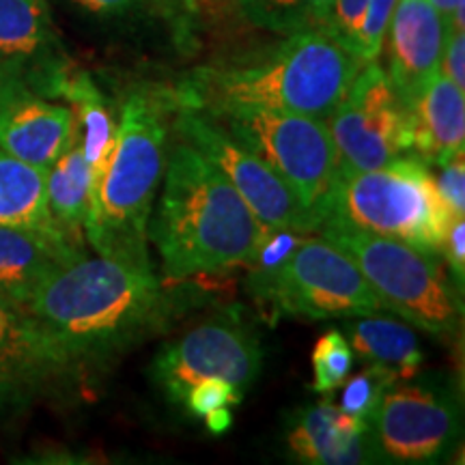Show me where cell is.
Segmentation results:
<instances>
[{
	"label": "cell",
	"instance_id": "cell-1",
	"mask_svg": "<svg viewBox=\"0 0 465 465\" xmlns=\"http://www.w3.org/2000/svg\"><path fill=\"white\" fill-rule=\"evenodd\" d=\"M168 300L151 265L84 257L58 267L26 312L72 358L78 371L125 351L164 322Z\"/></svg>",
	"mask_w": 465,
	"mask_h": 465
},
{
	"label": "cell",
	"instance_id": "cell-2",
	"mask_svg": "<svg viewBox=\"0 0 465 465\" xmlns=\"http://www.w3.org/2000/svg\"><path fill=\"white\" fill-rule=\"evenodd\" d=\"M164 171L147 235L166 274L188 278L246 265L270 229L254 218L223 171L185 141L173 144Z\"/></svg>",
	"mask_w": 465,
	"mask_h": 465
},
{
	"label": "cell",
	"instance_id": "cell-3",
	"mask_svg": "<svg viewBox=\"0 0 465 465\" xmlns=\"http://www.w3.org/2000/svg\"><path fill=\"white\" fill-rule=\"evenodd\" d=\"M362 63L322 31L284 35L250 61L205 67L174 93L182 106H252L328 119Z\"/></svg>",
	"mask_w": 465,
	"mask_h": 465
},
{
	"label": "cell",
	"instance_id": "cell-4",
	"mask_svg": "<svg viewBox=\"0 0 465 465\" xmlns=\"http://www.w3.org/2000/svg\"><path fill=\"white\" fill-rule=\"evenodd\" d=\"M164 97L132 93L121 106L114 144L93 182L84 237L102 257L151 265L147 224L168 160Z\"/></svg>",
	"mask_w": 465,
	"mask_h": 465
},
{
	"label": "cell",
	"instance_id": "cell-5",
	"mask_svg": "<svg viewBox=\"0 0 465 465\" xmlns=\"http://www.w3.org/2000/svg\"><path fill=\"white\" fill-rule=\"evenodd\" d=\"M317 232L356 263L383 311L435 339H457L463 323V291L444 270V259L336 218L322 220Z\"/></svg>",
	"mask_w": 465,
	"mask_h": 465
},
{
	"label": "cell",
	"instance_id": "cell-6",
	"mask_svg": "<svg viewBox=\"0 0 465 465\" xmlns=\"http://www.w3.org/2000/svg\"><path fill=\"white\" fill-rule=\"evenodd\" d=\"M325 218L441 257L457 216L440 196L431 168L414 153H403L373 171H341Z\"/></svg>",
	"mask_w": 465,
	"mask_h": 465
},
{
	"label": "cell",
	"instance_id": "cell-7",
	"mask_svg": "<svg viewBox=\"0 0 465 465\" xmlns=\"http://www.w3.org/2000/svg\"><path fill=\"white\" fill-rule=\"evenodd\" d=\"M199 110L282 179L322 224L341 173L339 153L325 119L252 106H203Z\"/></svg>",
	"mask_w": 465,
	"mask_h": 465
},
{
	"label": "cell",
	"instance_id": "cell-8",
	"mask_svg": "<svg viewBox=\"0 0 465 465\" xmlns=\"http://www.w3.org/2000/svg\"><path fill=\"white\" fill-rule=\"evenodd\" d=\"M248 291L276 315L347 319L383 311L356 263L323 237H304L265 274H250Z\"/></svg>",
	"mask_w": 465,
	"mask_h": 465
},
{
	"label": "cell",
	"instance_id": "cell-9",
	"mask_svg": "<svg viewBox=\"0 0 465 465\" xmlns=\"http://www.w3.org/2000/svg\"><path fill=\"white\" fill-rule=\"evenodd\" d=\"M369 427L380 461L440 463L461 440V401L440 377L394 380Z\"/></svg>",
	"mask_w": 465,
	"mask_h": 465
},
{
	"label": "cell",
	"instance_id": "cell-10",
	"mask_svg": "<svg viewBox=\"0 0 465 465\" xmlns=\"http://www.w3.org/2000/svg\"><path fill=\"white\" fill-rule=\"evenodd\" d=\"M325 125L347 173L373 171L411 149L410 108L377 61L362 65Z\"/></svg>",
	"mask_w": 465,
	"mask_h": 465
},
{
	"label": "cell",
	"instance_id": "cell-11",
	"mask_svg": "<svg viewBox=\"0 0 465 465\" xmlns=\"http://www.w3.org/2000/svg\"><path fill=\"white\" fill-rule=\"evenodd\" d=\"M173 110L177 136H182V141L192 144L223 171L265 229L317 232L319 220L315 213L308 212L289 185L278 179L257 155L250 153L240 141H235L223 125L209 119L199 108L182 106L174 102V97Z\"/></svg>",
	"mask_w": 465,
	"mask_h": 465
},
{
	"label": "cell",
	"instance_id": "cell-12",
	"mask_svg": "<svg viewBox=\"0 0 465 465\" xmlns=\"http://www.w3.org/2000/svg\"><path fill=\"white\" fill-rule=\"evenodd\" d=\"M263 351L257 336L231 319H216L192 328L168 342L155 356L151 375L173 403H182L203 380H226L246 392L261 373Z\"/></svg>",
	"mask_w": 465,
	"mask_h": 465
},
{
	"label": "cell",
	"instance_id": "cell-13",
	"mask_svg": "<svg viewBox=\"0 0 465 465\" xmlns=\"http://www.w3.org/2000/svg\"><path fill=\"white\" fill-rule=\"evenodd\" d=\"M78 371L26 311L0 298V416L14 414Z\"/></svg>",
	"mask_w": 465,
	"mask_h": 465
},
{
	"label": "cell",
	"instance_id": "cell-14",
	"mask_svg": "<svg viewBox=\"0 0 465 465\" xmlns=\"http://www.w3.org/2000/svg\"><path fill=\"white\" fill-rule=\"evenodd\" d=\"M72 67L48 0H0V83L25 84L52 100Z\"/></svg>",
	"mask_w": 465,
	"mask_h": 465
},
{
	"label": "cell",
	"instance_id": "cell-15",
	"mask_svg": "<svg viewBox=\"0 0 465 465\" xmlns=\"http://www.w3.org/2000/svg\"><path fill=\"white\" fill-rule=\"evenodd\" d=\"M75 141L78 130L67 104L39 95L25 84L0 83V149L50 171Z\"/></svg>",
	"mask_w": 465,
	"mask_h": 465
},
{
	"label": "cell",
	"instance_id": "cell-16",
	"mask_svg": "<svg viewBox=\"0 0 465 465\" xmlns=\"http://www.w3.org/2000/svg\"><path fill=\"white\" fill-rule=\"evenodd\" d=\"M446 37L449 25L431 0H397L383 48H388L386 74L407 108L440 72Z\"/></svg>",
	"mask_w": 465,
	"mask_h": 465
},
{
	"label": "cell",
	"instance_id": "cell-17",
	"mask_svg": "<svg viewBox=\"0 0 465 465\" xmlns=\"http://www.w3.org/2000/svg\"><path fill=\"white\" fill-rule=\"evenodd\" d=\"M289 450L302 463L311 465H358L375 463L369 422L339 410V405L319 403L300 411L287 435Z\"/></svg>",
	"mask_w": 465,
	"mask_h": 465
},
{
	"label": "cell",
	"instance_id": "cell-18",
	"mask_svg": "<svg viewBox=\"0 0 465 465\" xmlns=\"http://www.w3.org/2000/svg\"><path fill=\"white\" fill-rule=\"evenodd\" d=\"M65 237L0 226V298L22 311L58 267L84 257Z\"/></svg>",
	"mask_w": 465,
	"mask_h": 465
},
{
	"label": "cell",
	"instance_id": "cell-19",
	"mask_svg": "<svg viewBox=\"0 0 465 465\" xmlns=\"http://www.w3.org/2000/svg\"><path fill=\"white\" fill-rule=\"evenodd\" d=\"M438 72L411 102V149L427 166H444L465 153V95Z\"/></svg>",
	"mask_w": 465,
	"mask_h": 465
},
{
	"label": "cell",
	"instance_id": "cell-20",
	"mask_svg": "<svg viewBox=\"0 0 465 465\" xmlns=\"http://www.w3.org/2000/svg\"><path fill=\"white\" fill-rule=\"evenodd\" d=\"M342 334L353 353H358L366 364L380 366L397 380H410L420 373L424 353L414 325L377 311L371 315L347 317Z\"/></svg>",
	"mask_w": 465,
	"mask_h": 465
},
{
	"label": "cell",
	"instance_id": "cell-21",
	"mask_svg": "<svg viewBox=\"0 0 465 465\" xmlns=\"http://www.w3.org/2000/svg\"><path fill=\"white\" fill-rule=\"evenodd\" d=\"M52 100H63L72 108L78 143L83 147L84 160L91 166L93 182H95L106 166L114 144L116 119L113 106L93 83L91 75L78 67H72L63 75Z\"/></svg>",
	"mask_w": 465,
	"mask_h": 465
},
{
	"label": "cell",
	"instance_id": "cell-22",
	"mask_svg": "<svg viewBox=\"0 0 465 465\" xmlns=\"http://www.w3.org/2000/svg\"><path fill=\"white\" fill-rule=\"evenodd\" d=\"M0 226L65 237L50 213L48 171L26 164L3 149H0Z\"/></svg>",
	"mask_w": 465,
	"mask_h": 465
},
{
	"label": "cell",
	"instance_id": "cell-23",
	"mask_svg": "<svg viewBox=\"0 0 465 465\" xmlns=\"http://www.w3.org/2000/svg\"><path fill=\"white\" fill-rule=\"evenodd\" d=\"M93 173L83 147L75 141L48 171V205L58 229L83 248L84 223L91 205Z\"/></svg>",
	"mask_w": 465,
	"mask_h": 465
},
{
	"label": "cell",
	"instance_id": "cell-24",
	"mask_svg": "<svg viewBox=\"0 0 465 465\" xmlns=\"http://www.w3.org/2000/svg\"><path fill=\"white\" fill-rule=\"evenodd\" d=\"M254 26L276 35L319 31L334 0H237Z\"/></svg>",
	"mask_w": 465,
	"mask_h": 465
},
{
	"label": "cell",
	"instance_id": "cell-25",
	"mask_svg": "<svg viewBox=\"0 0 465 465\" xmlns=\"http://www.w3.org/2000/svg\"><path fill=\"white\" fill-rule=\"evenodd\" d=\"M353 360L356 353L341 330L325 332L312 349V388L317 392H332L341 388L351 375Z\"/></svg>",
	"mask_w": 465,
	"mask_h": 465
},
{
	"label": "cell",
	"instance_id": "cell-26",
	"mask_svg": "<svg viewBox=\"0 0 465 465\" xmlns=\"http://www.w3.org/2000/svg\"><path fill=\"white\" fill-rule=\"evenodd\" d=\"M394 380L397 377L380 369V366L366 364L358 375H353L351 380L347 377V381L342 383L345 388H342L339 410L353 418H360V420L371 422L383 392Z\"/></svg>",
	"mask_w": 465,
	"mask_h": 465
},
{
	"label": "cell",
	"instance_id": "cell-27",
	"mask_svg": "<svg viewBox=\"0 0 465 465\" xmlns=\"http://www.w3.org/2000/svg\"><path fill=\"white\" fill-rule=\"evenodd\" d=\"M394 5H397V0H369V5H366L364 17L360 22L351 48H349V54L356 56L362 65L380 61Z\"/></svg>",
	"mask_w": 465,
	"mask_h": 465
},
{
	"label": "cell",
	"instance_id": "cell-28",
	"mask_svg": "<svg viewBox=\"0 0 465 465\" xmlns=\"http://www.w3.org/2000/svg\"><path fill=\"white\" fill-rule=\"evenodd\" d=\"M366 5H369V0H334L330 5L328 14L323 15L322 25H319V31L328 35L330 39H334L336 44L349 52L360 28V22L364 17Z\"/></svg>",
	"mask_w": 465,
	"mask_h": 465
},
{
	"label": "cell",
	"instance_id": "cell-29",
	"mask_svg": "<svg viewBox=\"0 0 465 465\" xmlns=\"http://www.w3.org/2000/svg\"><path fill=\"white\" fill-rule=\"evenodd\" d=\"M242 399L243 392L237 391L232 383L212 377V380H203L190 388L183 399V407L192 416L203 418L207 411L216 410V407H232L242 403Z\"/></svg>",
	"mask_w": 465,
	"mask_h": 465
},
{
	"label": "cell",
	"instance_id": "cell-30",
	"mask_svg": "<svg viewBox=\"0 0 465 465\" xmlns=\"http://www.w3.org/2000/svg\"><path fill=\"white\" fill-rule=\"evenodd\" d=\"M440 174L435 177L440 196L452 212V216H463L465 213V164L463 158H457L449 164L438 166Z\"/></svg>",
	"mask_w": 465,
	"mask_h": 465
},
{
	"label": "cell",
	"instance_id": "cell-31",
	"mask_svg": "<svg viewBox=\"0 0 465 465\" xmlns=\"http://www.w3.org/2000/svg\"><path fill=\"white\" fill-rule=\"evenodd\" d=\"M441 259L449 263L450 278L459 289L463 291L465 281V216L452 218L449 235H446Z\"/></svg>",
	"mask_w": 465,
	"mask_h": 465
},
{
	"label": "cell",
	"instance_id": "cell-32",
	"mask_svg": "<svg viewBox=\"0 0 465 465\" xmlns=\"http://www.w3.org/2000/svg\"><path fill=\"white\" fill-rule=\"evenodd\" d=\"M440 72L465 91V33L449 31L444 52H441Z\"/></svg>",
	"mask_w": 465,
	"mask_h": 465
},
{
	"label": "cell",
	"instance_id": "cell-33",
	"mask_svg": "<svg viewBox=\"0 0 465 465\" xmlns=\"http://www.w3.org/2000/svg\"><path fill=\"white\" fill-rule=\"evenodd\" d=\"M84 14L97 15V17H119L130 15L134 9H138L144 0H69Z\"/></svg>",
	"mask_w": 465,
	"mask_h": 465
},
{
	"label": "cell",
	"instance_id": "cell-34",
	"mask_svg": "<svg viewBox=\"0 0 465 465\" xmlns=\"http://www.w3.org/2000/svg\"><path fill=\"white\" fill-rule=\"evenodd\" d=\"M203 418H205L207 429L213 435H223V433H226L232 427V411H231V407H216V410L207 411V414L203 416Z\"/></svg>",
	"mask_w": 465,
	"mask_h": 465
}]
</instances>
